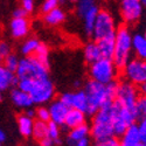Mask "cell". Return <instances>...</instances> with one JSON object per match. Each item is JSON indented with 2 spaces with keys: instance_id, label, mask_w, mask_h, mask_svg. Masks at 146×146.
<instances>
[{
  "instance_id": "cell-1",
  "label": "cell",
  "mask_w": 146,
  "mask_h": 146,
  "mask_svg": "<svg viewBox=\"0 0 146 146\" xmlns=\"http://www.w3.org/2000/svg\"><path fill=\"white\" fill-rule=\"evenodd\" d=\"M117 82L102 84L94 80H89L84 84V91L89 102L88 116H94L101 108L111 105L116 100Z\"/></svg>"
},
{
  "instance_id": "cell-2",
  "label": "cell",
  "mask_w": 146,
  "mask_h": 146,
  "mask_svg": "<svg viewBox=\"0 0 146 146\" xmlns=\"http://www.w3.org/2000/svg\"><path fill=\"white\" fill-rule=\"evenodd\" d=\"M17 87L28 92L34 104L43 105L50 103L55 96V87L49 77L43 78H21Z\"/></svg>"
},
{
  "instance_id": "cell-3",
  "label": "cell",
  "mask_w": 146,
  "mask_h": 146,
  "mask_svg": "<svg viewBox=\"0 0 146 146\" xmlns=\"http://www.w3.org/2000/svg\"><path fill=\"white\" fill-rule=\"evenodd\" d=\"M111 105L101 108L100 110L92 116L91 125H90V137L94 139L95 143L115 137L112 115H111Z\"/></svg>"
},
{
  "instance_id": "cell-4",
  "label": "cell",
  "mask_w": 146,
  "mask_h": 146,
  "mask_svg": "<svg viewBox=\"0 0 146 146\" xmlns=\"http://www.w3.org/2000/svg\"><path fill=\"white\" fill-rule=\"evenodd\" d=\"M132 32L127 25L118 26L115 34V53H113V62L121 69L131 58L132 53Z\"/></svg>"
},
{
  "instance_id": "cell-5",
  "label": "cell",
  "mask_w": 146,
  "mask_h": 146,
  "mask_svg": "<svg viewBox=\"0 0 146 146\" xmlns=\"http://www.w3.org/2000/svg\"><path fill=\"white\" fill-rule=\"evenodd\" d=\"M119 68L115 64L112 58H100L94 63L89 64V76L90 80H94L102 84H110L116 82L118 77Z\"/></svg>"
},
{
  "instance_id": "cell-6",
  "label": "cell",
  "mask_w": 146,
  "mask_h": 146,
  "mask_svg": "<svg viewBox=\"0 0 146 146\" xmlns=\"http://www.w3.org/2000/svg\"><path fill=\"white\" fill-rule=\"evenodd\" d=\"M111 115H112V124L115 136L120 137L123 133L133 124H136L139 117L137 111H133L131 109L121 105L117 101L111 105Z\"/></svg>"
},
{
  "instance_id": "cell-7",
  "label": "cell",
  "mask_w": 146,
  "mask_h": 146,
  "mask_svg": "<svg viewBox=\"0 0 146 146\" xmlns=\"http://www.w3.org/2000/svg\"><path fill=\"white\" fill-rule=\"evenodd\" d=\"M15 76L18 80L21 78H43L49 77L48 66L42 63L34 55L23 56L19 61V66L15 70Z\"/></svg>"
},
{
  "instance_id": "cell-8",
  "label": "cell",
  "mask_w": 146,
  "mask_h": 146,
  "mask_svg": "<svg viewBox=\"0 0 146 146\" xmlns=\"http://www.w3.org/2000/svg\"><path fill=\"white\" fill-rule=\"evenodd\" d=\"M117 28L118 26L116 22V18L111 12L108 9H100L95 21L91 38L94 39V41H100L104 38L115 36Z\"/></svg>"
},
{
  "instance_id": "cell-9",
  "label": "cell",
  "mask_w": 146,
  "mask_h": 146,
  "mask_svg": "<svg viewBox=\"0 0 146 146\" xmlns=\"http://www.w3.org/2000/svg\"><path fill=\"white\" fill-rule=\"evenodd\" d=\"M139 96H140V90L133 83L126 80L117 82L115 101H117L121 105L131 109L133 111H137L136 105H137V101L139 98Z\"/></svg>"
},
{
  "instance_id": "cell-10",
  "label": "cell",
  "mask_w": 146,
  "mask_h": 146,
  "mask_svg": "<svg viewBox=\"0 0 146 146\" xmlns=\"http://www.w3.org/2000/svg\"><path fill=\"white\" fill-rule=\"evenodd\" d=\"M121 74L124 80L133 83L138 88L146 83V61L133 57L121 68Z\"/></svg>"
},
{
  "instance_id": "cell-11",
  "label": "cell",
  "mask_w": 146,
  "mask_h": 146,
  "mask_svg": "<svg viewBox=\"0 0 146 146\" xmlns=\"http://www.w3.org/2000/svg\"><path fill=\"white\" fill-rule=\"evenodd\" d=\"M140 0H119V14L125 25H136L144 14Z\"/></svg>"
},
{
  "instance_id": "cell-12",
  "label": "cell",
  "mask_w": 146,
  "mask_h": 146,
  "mask_svg": "<svg viewBox=\"0 0 146 146\" xmlns=\"http://www.w3.org/2000/svg\"><path fill=\"white\" fill-rule=\"evenodd\" d=\"M60 100L62 101L69 109H77V110L86 112L87 116H88L89 102H88L87 94L84 90L63 92L60 96Z\"/></svg>"
},
{
  "instance_id": "cell-13",
  "label": "cell",
  "mask_w": 146,
  "mask_h": 146,
  "mask_svg": "<svg viewBox=\"0 0 146 146\" xmlns=\"http://www.w3.org/2000/svg\"><path fill=\"white\" fill-rule=\"evenodd\" d=\"M8 29L13 39H25L31 32V22L27 18H13L8 25Z\"/></svg>"
},
{
  "instance_id": "cell-14",
  "label": "cell",
  "mask_w": 146,
  "mask_h": 146,
  "mask_svg": "<svg viewBox=\"0 0 146 146\" xmlns=\"http://www.w3.org/2000/svg\"><path fill=\"white\" fill-rule=\"evenodd\" d=\"M48 110H49V115H50V121H54V123H56L58 125L64 124L69 108L60 98L52 101L49 103V106H48Z\"/></svg>"
},
{
  "instance_id": "cell-15",
  "label": "cell",
  "mask_w": 146,
  "mask_h": 146,
  "mask_svg": "<svg viewBox=\"0 0 146 146\" xmlns=\"http://www.w3.org/2000/svg\"><path fill=\"white\" fill-rule=\"evenodd\" d=\"M9 97H11L12 103L19 109H26L27 110V109H29V108H33V105H34V103H33V101L31 98V96L28 95V92L19 89L18 87L13 88L11 90Z\"/></svg>"
},
{
  "instance_id": "cell-16",
  "label": "cell",
  "mask_w": 146,
  "mask_h": 146,
  "mask_svg": "<svg viewBox=\"0 0 146 146\" xmlns=\"http://www.w3.org/2000/svg\"><path fill=\"white\" fill-rule=\"evenodd\" d=\"M18 81L15 72L8 70L0 61V92H5L12 87H17Z\"/></svg>"
},
{
  "instance_id": "cell-17",
  "label": "cell",
  "mask_w": 146,
  "mask_h": 146,
  "mask_svg": "<svg viewBox=\"0 0 146 146\" xmlns=\"http://www.w3.org/2000/svg\"><path fill=\"white\" fill-rule=\"evenodd\" d=\"M89 136H90V126L87 123H84V124L78 125L76 127L69 129V133L67 136L66 143L68 146H74L77 141L89 138Z\"/></svg>"
},
{
  "instance_id": "cell-18",
  "label": "cell",
  "mask_w": 146,
  "mask_h": 146,
  "mask_svg": "<svg viewBox=\"0 0 146 146\" xmlns=\"http://www.w3.org/2000/svg\"><path fill=\"white\" fill-rule=\"evenodd\" d=\"M120 146H140L141 139L139 136V131L137 127V124L131 125L119 139Z\"/></svg>"
},
{
  "instance_id": "cell-19",
  "label": "cell",
  "mask_w": 146,
  "mask_h": 146,
  "mask_svg": "<svg viewBox=\"0 0 146 146\" xmlns=\"http://www.w3.org/2000/svg\"><path fill=\"white\" fill-rule=\"evenodd\" d=\"M42 20L46 25L48 26H52V27H56V26H60L66 21L67 19V14L66 12L61 8V7H57V8H54L52 9L50 12H48L46 14H42Z\"/></svg>"
},
{
  "instance_id": "cell-20",
  "label": "cell",
  "mask_w": 146,
  "mask_h": 146,
  "mask_svg": "<svg viewBox=\"0 0 146 146\" xmlns=\"http://www.w3.org/2000/svg\"><path fill=\"white\" fill-rule=\"evenodd\" d=\"M84 123H87V113L86 112L77 110V109H69L63 125L68 129H72L78 125H82Z\"/></svg>"
},
{
  "instance_id": "cell-21",
  "label": "cell",
  "mask_w": 146,
  "mask_h": 146,
  "mask_svg": "<svg viewBox=\"0 0 146 146\" xmlns=\"http://www.w3.org/2000/svg\"><path fill=\"white\" fill-rule=\"evenodd\" d=\"M132 53L136 57L146 61V38L144 34L136 33L132 36Z\"/></svg>"
},
{
  "instance_id": "cell-22",
  "label": "cell",
  "mask_w": 146,
  "mask_h": 146,
  "mask_svg": "<svg viewBox=\"0 0 146 146\" xmlns=\"http://www.w3.org/2000/svg\"><path fill=\"white\" fill-rule=\"evenodd\" d=\"M100 12V8L98 6H94L91 7L88 12H86L82 17V21H83V29H84V33L87 35L91 36L92 34V31H94V26H95V21H96V18H97V14Z\"/></svg>"
},
{
  "instance_id": "cell-23",
  "label": "cell",
  "mask_w": 146,
  "mask_h": 146,
  "mask_svg": "<svg viewBox=\"0 0 146 146\" xmlns=\"http://www.w3.org/2000/svg\"><path fill=\"white\" fill-rule=\"evenodd\" d=\"M17 123H18V129L19 132L21 133L22 137H32V132H33V125H34V119L26 113L19 115L17 118Z\"/></svg>"
},
{
  "instance_id": "cell-24",
  "label": "cell",
  "mask_w": 146,
  "mask_h": 146,
  "mask_svg": "<svg viewBox=\"0 0 146 146\" xmlns=\"http://www.w3.org/2000/svg\"><path fill=\"white\" fill-rule=\"evenodd\" d=\"M83 56H84V60L86 62L91 64L94 63L95 61L102 58V55H101V50H100V47L97 44L96 41H91V42H88L83 48Z\"/></svg>"
},
{
  "instance_id": "cell-25",
  "label": "cell",
  "mask_w": 146,
  "mask_h": 146,
  "mask_svg": "<svg viewBox=\"0 0 146 146\" xmlns=\"http://www.w3.org/2000/svg\"><path fill=\"white\" fill-rule=\"evenodd\" d=\"M100 47L101 55L104 58H112L115 53V36L104 38L100 41H96Z\"/></svg>"
},
{
  "instance_id": "cell-26",
  "label": "cell",
  "mask_w": 146,
  "mask_h": 146,
  "mask_svg": "<svg viewBox=\"0 0 146 146\" xmlns=\"http://www.w3.org/2000/svg\"><path fill=\"white\" fill-rule=\"evenodd\" d=\"M40 44V41L36 39V38H28L26 39L25 41L22 42L21 44V54L23 56H32L34 55V53L36 52V49H38V47Z\"/></svg>"
},
{
  "instance_id": "cell-27",
  "label": "cell",
  "mask_w": 146,
  "mask_h": 146,
  "mask_svg": "<svg viewBox=\"0 0 146 146\" xmlns=\"http://www.w3.org/2000/svg\"><path fill=\"white\" fill-rule=\"evenodd\" d=\"M48 132V123L41 120H34V125H33V132H32V137L35 140H40L47 136Z\"/></svg>"
},
{
  "instance_id": "cell-28",
  "label": "cell",
  "mask_w": 146,
  "mask_h": 146,
  "mask_svg": "<svg viewBox=\"0 0 146 146\" xmlns=\"http://www.w3.org/2000/svg\"><path fill=\"white\" fill-rule=\"evenodd\" d=\"M34 56L38 60H40L46 66L49 64V48H48L44 43L40 42L38 49H36V52L34 53Z\"/></svg>"
},
{
  "instance_id": "cell-29",
  "label": "cell",
  "mask_w": 146,
  "mask_h": 146,
  "mask_svg": "<svg viewBox=\"0 0 146 146\" xmlns=\"http://www.w3.org/2000/svg\"><path fill=\"white\" fill-rule=\"evenodd\" d=\"M47 136L50 137L52 139L55 140L56 145L61 144V125L54 123V121H48V132Z\"/></svg>"
},
{
  "instance_id": "cell-30",
  "label": "cell",
  "mask_w": 146,
  "mask_h": 146,
  "mask_svg": "<svg viewBox=\"0 0 146 146\" xmlns=\"http://www.w3.org/2000/svg\"><path fill=\"white\" fill-rule=\"evenodd\" d=\"M96 5H97L96 0H77L76 1V12L81 18L86 12H88L91 7H94Z\"/></svg>"
},
{
  "instance_id": "cell-31",
  "label": "cell",
  "mask_w": 146,
  "mask_h": 146,
  "mask_svg": "<svg viewBox=\"0 0 146 146\" xmlns=\"http://www.w3.org/2000/svg\"><path fill=\"white\" fill-rule=\"evenodd\" d=\"M19 61H20V58L15 55V54H9L3 62H4V66L8 69V70H11V71H13V72H15V70H17V68H18V66H19Z\"/></svg>"
},
{
  "instance_id": "cell-32",
  "label": "cell",
  "mask_w": 146,
  "mask_h": 146,
  "mask_svg": "<svg viewBox=\"0 0 146 146\" xmlns=\"http://www.w3.org/2000/svg\"><path fill=\"white\" fill-rule=\"evenodd\" d=\"M61 3H62V0H43L42 4H41V7H40L41 13L46 14L48 12H50L52 9L60 7Z\"/></svg>"
},
{
  "instance_id": "cell-33",
  "label": "cell",
  "mask_w": 146,
  "mask_h": 146,
  "mask_svg": "<svg viewBox=\"0 0 146 146\" xmlns=\"http://www.w3.org/2000/svg\"><path fill=\"white\" fill-rule=\"evenodd\" d=\"M35 117L38 120H41V121H50V115H49V110L48 108L46 106H39L38 109L35 110Z\"/></svg>"
},
{
  "instance_id": "cell-34",
  "label": "cell",
  "mask_w": 146,
  "mask_h": 146,
  "mask_svg": "<svg viewBox=\"0 0 146 146\" xmlns=\"http://www.w3.org/2000/svg\"><path fill=\"white\" fill-rule=\"evenodd\" d=\"M136 109H137V113H138V117L139 118L146 117V95L140 94L139 98L137 101Z\"/></svg>"
},
{
  "instance_id": "cell-35",
  "label": "cell",
  "mask_w": 146,
  "mask_h": 146,
  "mask_svg": "<svg viewBox=\"0 0 146 146\" xmlns=\"http://www.w3.org/2000/svg\"><path fill=\"white\" fill-rule=\"evenodd\" d=\"M9 54H12V46L7 41L1 40L0 41V61L3 62Z\"/></svg>"
},
{
  "instance_id": "cell-36",
  "label": "cell",
  "mask_w": 146,
  "mask_h": 146,
  "mask_svg": "<svg viewBox=\"0 0 146 146\" xmlns=\"http://www.w3.org/2000/svg\"><path fill=\"white\" fill-rule=\"evenodd\" d=\"M137 127L139 131V136L141 139V143H146V117H141L137 121Z\"/></svg>"
},
{
  "instance_id": "cell-37",
  "label": "cell",
  "mask_w": 146,
  "mask_h": 146,
  "mask_svg": "<svg viewBox=\"0 0 146 146\" xmlns=\"http://www.w3.org/2000/svg\"><path fill=\"white\" fill-rule=\"evenodd\" d=\"M95 146H120V144H119V139L115 136V137L108 138L102 141H97L95 144Z\"/></svg>"
},
{
  "instance_id": "cell-38",
  "label": "cell",
  "mask_w": 146,
  "mask_h": 146,
  "mask_svg": "<svg viewBox=\"0 0 146 146\" xmlns=\"http://www.w3.org/2000/svg\"><path fill=\"white\" fill-rule=\"evenodd\" d=\"M21 8L26 11L27 14H31L35 9V0H21Z\"/></svg>"
},
{
  "instance_id": "cell-39",
  "label": "cell",
  "mask_w": 146,
  "mask_h": 146,
  "mask_svg": "<svg viewBox=\"0 0 146 146\" xmlns=\"http://www.w3.org/2000/svg\"><path fill=\"white\" fill-rule=\"evenodd\" d=\"M39 145H40V146H55L56 143H55V140L52 139L50 137L46 136L44 138H42V139L39 140Z\"/></svg>"
},
{
  "instance_id": "cell-40",
  "label": "cell",
  "mask_w": 146,
  "mask_h": 146,
  "mask_svg": "<svg viewBox=\"0 0 146 146\" xmlns=\"http://www.w3.org/2000/svg\"><path fill=\"white\" fill-rule=\"evenodd\" d=\"M27 13H26V11L21 8V7H18L13 11V18H27Z\"/></svg>"
},
{
  "instance_id": "cell-41",
  "label": "cell",
  "mask_w": 146,
  "mask_h": 146,
  "mask_svg": "<svg viewBox=\"0 0 146 146\" xmlns=\"http://www.w3.org/2000/svg\"><path fill=\"white\" fill-rule=\"evenodd\" d=\"M74 146H91V144H90L89 138H86V139H82V140L77 141Z\"/></svg>"
},
{
  "instance_id": "cell-42",
  "label": "cell",
  "mask_w": 146,
  "mask_h": 146,
  "mask_svg": "<svg viewBox=\"0 0 146 146\" xmlns=\"http://www.w3.org/2000/svg\"><path fill=\"white\" fill-rule=\"evenodd\" d=\"M26 115L33 118V117H35V110H34L33 108H29V109H27V111H26Z\"/></svg>"
},
{
  "instance_id": "cell-43",
  "label": "cell",
  "mask_w": 146,
  "mask_h": 146,
  "mask_svg": "<svg viewBox=\"0 0 146 146\" xmlns=\"http://www.w3.org/2000/svg\"><path fill=\"white\" fill-rule=\"evenodd\" d=\"M5 140H6V133H5V131L3 129H0V141L4 143Z\"/></svg>"
},
{
  "instance_id": "cell-44",
  "label": "cell",
  "mask_w": 146,
  "mask_h": 146,
  "mask_svg": "<svg viewBox=\"0 0 146 146\" xmlns=\"http://www.w3.org/2000/svg\"><path fill=\"white\" fill-rule=\"evenodd\" d=\"M139 90H140V94L146 95V83H144L141 87H139Z\"/></svg>"
},
{
  "instance_id": "cell-45",
  "label": "cell",
  "mask_w": 146,
  "mask_h": 146,
  "mask_svg": "<svg viewBox=\"0 0 146 146\" xmlns=\"http://www.w3.org/2000/svg\"><path fill=\"white\" fill-rule=\"evenodd\" d=\"M74 84H75V87H76V88H78V87H81V82H80V81H76V82H75Z\"/></svg>"
},
{
  "instance_id": "cell-46",
  "label": "cell",
  "mask_w": 146,
  "mask_h": 146,
  "mask_svg": "<svg viewBox=\"0 0 146 146\" xmlns=\"http://www.w3.org/2000/svg\"><path fill=\"white\" fill-rule=\"evenodd\" d=\"M140 3H141V5L144 6V8H146V0H140Z\"/></svg>"
},
{
  "instance_id": "cell-47",
  "label": "cell",
  "mask_w": 146,
  "mask_h": 146,
  "mask_svg": "<svg viewBox=\"0 0 146 146\" xmlns=\"http://www.w3.org/2000/svg\"><path fill=\"white\" fill-rule=\"evenodd\" d=\"M143 34H144V36L146 38V27H145V29H144V33H143Z\"/></svg>"
},
{
  "instance_id": "cell-48",
  "label": "cell",
  "mask_w": 146,
  "mask_h": 146,
  "mask_svg": "<svg viewBox=\"0 0 146 146\" xmlns=\"http://www.w3.org/2000/svg\"><path fill=\"white\" fill-rule=\"evenodd\" d=\"M140 146H146V143H141V144H140Z\"/></svg>"
},
{
  "instance_id": "cell-49",
  "label": "cell",
  "mask_w": 146,
  "mask_h": 146,
  "mask_svg": "<svg viewBox=\"0 0 146 146\" xmlns=\"http://www.w3.org/2000/svg\"><path fill=\"white\" fill-rule=\"evenodd\" d=\"M69 1H71V3H76L77 0H69Z\"/></svg>"
},
{
  "instance_id": "cell-50",
  "label": "cell",
  "mask_w": 146,
  "mask_h": 146,
  "mask_svg": "<svg viewBox=\"0 0 146 146\" xmlns=\"http://www.w3.org/2000/svg\"><path fill=\"white\" fill-rule=\"evenodd\" d=\"M0 146H1V141H0Z\"/></svg>"
}]
</instances>
